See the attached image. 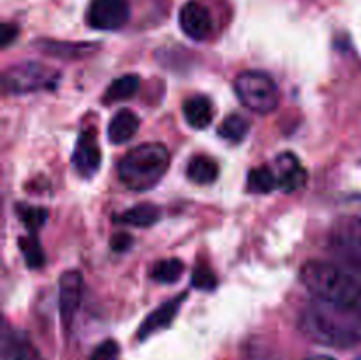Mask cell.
<instances>
[{
	"instance_id": "1",
	"label": "cell",
	"mask_w": 361,
	"mask_h": 360,
	"mask_svg": "<svg viewBox=\"0 0 361 360\" xmlns=\"http://www.w3.org/2000/svg\"><path fill=\"white\" fill-rule=\"evenodd\" d=\"M298 327L305 337L330 348H353L361 341L358 311L316 300L302 311Z\"/></svg>"
},
{
	"instance_id": "2",
	"label": "cell",
	"mask_w": 361,
	"mask_h": 360,
	"mask_svg": "<svg viewBox=\"0 0 361 360\" xmlns=\"http://www.w3.org/2000/svg\"><path fill=\"white\" fill-rule=\"evenodd\" d=\"M300 281L321 302L344 309H360L361 282L338 265L321 260L307 261L300 270Z\"/></svg>"
},
{
	"instance_id": "3",
	"label": "cell",
	"mask_w": 361,
	"mask_h": 360,
	"mask_svg": "<svg viewBox=\"0 0 361 360\" xmlns=\"http://www.w3.org/2000/svg\"><path fill=\"white\" fill-rule=\"evenodd\" d=\"M171 155L162 143H143L123 155L118 164V179L127 189L148 191L168 173Z\"/></svg>"
},
{
	"instance_id": "4",
	"label": "cell",
	"mask_w": 361,
	"mask_h": 360,
	"mask_svg": "<svg viewBox=\"0 0 361 360\" xmlns=\"http://www.w3.org/2000/svg\"><path fill=\"white\" fill-rule=\"evenodd\" d=\"M235 92L240 102L250 112L268 115L279 106V88L274 78L261 71H245L235 80Z\"/></svg>"
},
{
	"instance_id": "5",
	"label": "cell",
	"mask_w": 361,
	"mask_h": 360,
	"mask_svg": "<svg viewBox=\"0 0 361 360\" xmlns=\"http://www.w3.org/2000/svg\"><path fill=\"white\" fill-rule=\"evenodd\" d=\"M60 80L56 69L39 62L14 64L4 73V92L6 94H30V92L55 88Z\"/></svg>"
},
{
	"instance_id": "6",
	"label": "cell",
	"mask_w": 361,
	"mask_h": 360,
	"mask_svg": "<svg viewBox=\"0 0 361 360\" xmlns=\"http://www.w3.org/2000/svg\"><path fill=\"white\" fill-rule=\"evenodd\" d=\"M130 18L129 0H92L87 21L95 30H120Z\"/></svg>"
},
{
	"instance_id": "7",
	"label": "cell",
	"mask_w": 361,
	"mask_h": 360,
	"mask_svg": "<svg viewBox=\"0 0 361 360\" xmlns=\"http://www.w3.org/2000/svg\"><path fill=\"white\" fill-rule=\"evenodd\" d=\"M83 296V277L80 272H63L59 282V313L66 328L73 327Z\"/></svg>"
},
{
	"instance_id": "8",
	"label": "cell",
	"mask_w": 361,
	"mask_h": 360,
	"mask_svg": "<svg viewBox=\"0 0 361 360\" xmlns=\"http://www.w3.org/2000/svg\"><path fill=\"white\" fill-rule=\"evenodd\" d=\"M102 154L101 148H99L97 138H95L94 129H85L80 133V138L76 141V147H74L73 162L74 172L78 173L83 179H92L95 173L101 168Z\"/></svg>"
},
{
	"instance_id": "9",
	"label": "cell",
	"mask_w": 361,
	"mask_h": 360,
	"mask_svg": "<svg viewBox=\"0 0 361 360\" xmlns=\"http://www.w3.org/2000/svg\"><path fill=\"white\" fill-rule=\"evenodd\" d=\"M178 21L183 34L192 41H204L210 37L212 30H214V20H212L210 11L197 0H189L180 9Z\"/></svg>"
},
{
	"instance_id": "10",
	"label": "cell",
	"mask_w": 361,
	"mask_h": 360,
	"mask_svg": "<svg viewBox=\"0 0 361 360\" xmlns=\"http://www.w3.org/2000/svg\"><path fill=\"white\" fill-rule=\"evenodd\" d=\"M331 253L353 274L361 277V235L342 229L331 236Z\"/></svg>"
},
{
	"instance_id": "11",
	"label": "cell",
	"mask_w": 361,
	"mask_h": 360,
	"mask_svg": "<svg viewBox=\"0 0 361 360\" xmlns=\"http://www.w3.org/2000/svg\"><path fill=\"white\" fill-rule=\"evenodd\" d=\"M307 182V172L300 159L291 152H284L277 157V184L286 194L300 191Z\"/></svg>"
},
{
	"instance_id": "12",
	"label": "cell",
	"mask_w": 361,
	"mask_h": 360,
	"mask_svg": "<svg viewBox=\"0 0 361 360\" xmlns=\"http://www.w3.org/2000/svg\"><path fill=\"white\" fill-rule=\"evenodd\" d=\"M185 299L187 293H182V295L175 296V299L162 304L157 311L148 314L147 320L143 321V325H141L140 330H137V337H140L141 341H145V339H148L150 335H154L155 332H161L164 330V328H168L169 325L173 323V320L176 318V314H178L182 302Z\"/></svg>"
},
{
	"instance_id": "13",
	"label": "cell",
	"mask_w": 361,
	"mask_h": 360,
	"mask_svg": "<svg viewBox=\"0 0 361 360\" xmlns=\"http://www.w3.org/2000/svg\"><path fill=\"white\" fill-rule=\"evenodd\" d=\"M39 49L46 55L59 56L63 60H76L83 59V56L92 55L97 52L99 44L94 42H63V41H48V39H41L35 42Z\"/></svg>"
},
{
	"instance_id": "14",
	"label": "cell",
	"mask_w": 361,
	"mask_h": 360,
	"mask_svg": "<svg viewBox=\"0 0 361 360\" xmlns=\"http://www.w3.org/2000/svg\"><path fill=\"white\" fill-rule=\"evenodd\" d=\"M4 360H41L30 339L20 330L4 332Z\"/></svg>"
},
{
	"instance_id": "15",
	"label": "cell",
	"mask_w": 361,
	"mask_h": 360,
	"mask_svg": "<svg viewBox=\"0 0 361 360\" xmlns=\"http://www.w3.org/2000/svg\"><path fill=\"white\" fill-rule=\"evenodd\" d=\"M140 129V119L130 109H120L108 126V138L113 145H123L133 140Z\"/></svg>"
},
{
	"instance_id": "16",
	"label": "cell",
	"mask_w": 361,
	"mask_h": 360,
	"mask_svg": "<svg viewBox=\"0 0 361 360\" xmlns=\"http://www.w3.org/2000/svg\"><path fill=\"white\" fill-rule=\"evenodd\" d=\"M183 116L192 129H204L214 120L210 99L204 95H194L183 102Z\"/></svg>"
},
{
	"instance_id": "17",
	"label": "cell",
	"mask_w": 361,
	"mask_h": 360,
	"mask_svg": "<svg viewBox=\"0 0 361 360\" xmlns=\"http://www.w3.org/2000/svg\"><path fill=\"white\" fill-rule=\"evenodd\" d=\"M161 208L154 203H141L134 205L133 208L126 210L123 214L115 215V221L118 224L136 226V228H148L154 226L161 219Z\"/></svg>"
},
{
	"instance_id": "18",
	"label": "cell",
	"mask_w": 361,
	"mask_h": 360,
	"mask_svg": "<svg viewBox=\"0 0 361 360\" xmlns=\"http://www.w3.org/2000/svg\"><path fill=\"white\" fill-rule=\"evenodd\" d=\"M219 173H221V169H219L217 161H214L208 155H194L187 164V179L197 186L214 184L219 179Z\"/></svg>"
},
{
	"instance_id": "19",
	"label": "cell",
	"mask_w": 361,
	"mask_h": 360,
	"mask_svg": "<svg viewBox=\"0 0 361 360\" xmlns=\"http://www.w3.org/2000/svg\"><path fill=\"white\" fill-rule=\"evenodd\" d=\"M140 88V76L137 74H123L111 81L104 92V102H118L130 99Z\"/></svg>"
},
{
	"instance_id": "20",
	"label": "cell",
	"mask_w": 361,
	"mask_h": 360,
	"mask_svg": "<svg viewBox=\"0 0 361 360\" xmlns=\"http://www.w3.org/2000/svg\"><path fill=\"white\" fill-rule=\"evenodd\" d=\"M185 265L178 258H166V260H159L152 267V279L159 284H175L180 281Z\"/></svg>"
},
{
	"instance_id": "21",
	"label": "cell",
	"mask_w": 361,
	"mask_h": 360,
	"mask_svg": "<svg viewBox=\"0 0 361 360\" xmlns=\"http://www.w3.org/2000/svg\"><path fill=\"white\" fill-rule=\"evenodd\" d=\"M247 187L250 193L256 194H268L274 189H279L277 184V173L268 166H259V168L252 169L247 179Z\"/></svg>"
},
{
	"instance_id": "22",
	"label": "cell",
	"mask_w": 361,
	"mask_h": 360,
	"mask_svg": "<svg viewBox=\"0 0 361 360\" xmlns=\"http://www.w3.org/2000/svg\"><path fill=\"white\" fill-rule=\"evenodd\" d=\"M249 129V120L233 113V115L226 116V119L222 120L221 126H219V136L231 141V143H240V141L247 136Z\"/></svg>"
},
{
	"instance_id": "23",
	"label": "cell",
	"mask_w": 361,
	"mask_h": 360,
	"mask_svg": "<svg viewBox=\"0 0 361 360\" xmlns=\"http://www.w3.org/2000/svg\"><path fill=\"white\" fill-rule=\"evenodd\" d=\"M16 214L20 221L23 222L25 228L32 233L42 228L46 219H48V210L44 207H34V205H16Z\"/></svg>"
},
{
	"instance_id": "24",
	"label": "cell",
	"mask_w": 361,
	"mask_h": 360,
	"mask_svg": "<svg viewBox=\"0 0 361 360\" xmlns=\"http://www.w3.org/2000/svg\"><path fill=\"white\" fill-rule=\"evenodd\" d=\"M20 249H21V254H23L27 267L39 268L44 265V261H46L44 253H42L41 244H39V240L35 239L34 235L20 239Z\"/></svg>"
},
{
	"instance_id": "25",
	"label": "cell",
	"mask_w": 361,
	"mask_h": 360,
	"mask_svg": "<svg viewBox=\"0 0 361 360\" xmlns=\"http://www.w3.org/2000/svg\"><path fill=\"white\" fill-rule=\"evenodd\" d=\"M192 286L203 292H212L217 286V277L207 265H197L192 272Z\"/></svg>"
},
{
	"instance_id": "26",
	"label": "cell",
	"mask_w": 361,
	"mask_h": 360,
	"mask_svg": "<svg viewBox=\"0 0 361 360\" xmlns=\"http://www.w3.org/2000/svg\"><path fill=\"white\" fill-rule=\"evenodd\" d=\"M120 348L115 341L108 339V341L102 342L101 346H97L92 355L90 360H118Z\"/></svg>"
},
{
	"instance_id": "27",
	"label": "cell",
	"mask_w": 361,
	"mask_h": 360,
	"mask_svg": "<svg viewBox=\"0 0 361 360\" xmlns=\"http://www.w3.org/2000/svg\"><path fill=\"white\" fill-rule=\"evenodd\" d=\"M130 246H133V239H130V235H127V233H116V235H113L111 239L113 251H116V253H123V251L129 249Z\"/></svg>"
},
{
	"instance_id": "28",
	"label": "cell",
	"mask_w": 361,
	"mask_h": 360,
	"mask_svg": "<svg viewBox=\"0 0 361 360\" xmlns=\"http://www.w3.org/2000/svg\"><path fill=\"white\" fill-rule=\"evenodd\" d=\"M348 208L349 212L353 214V219L356 221V224L361 228V196H355L349 198L348 200Z\"/></svg>"
},
{
	"instance_id": "29",
	"label": "cell",
	"mask_w": 361,
	"mask_h": 360,
	"mask_svg": "<svg viewBox=\"0 0 361 360\" xmlns=\"http://www.w3.org/2000/svg\"><path fill=\"white\" fill-rule=\"evenodd\" d=\"M18 35V28L14 27V25H2V46L4 48H7V46L11 44V42L14 41V37Z\"/></svg>"
},
{
	"instance_id": "30",
	"label": "cell",
	"mask_w": 361,
	"mask_h": 360,
	"mask_svg": "<svg viewBox=\"0 0 361 360\" xmlns=\"http://www.w3.org/2000/svg\"><path fill=\"white\" fill-rule=\"evenodd\" d=\"M305 360H335L334 356H330V355H312V356H309V359H305Z\"/></svg>"
},
{
	"instance_id": "31",
	"label": "cell",
	"mask_w": 361,
	"mask_h": 360,
	"mask_svg": "<svg viewBox=\"0 0 361 360\" xmlns=\"http://www.w3.org/2000/svg\"><path fill=\"white\" fill-rule=\"evenodd\" d=\"M358 314H360V320H361V306H360V309H358Z\"/></svg>"
},
{
	"instance_id": "32",
	"label": "cell",
	"mask_w": 361,
	"mask_h": 360,
	"mask_svg": "<svg viewBox=\"0 0 361 360\" xmlns=\"http://www.w3.org/2000/svg\"><path fill=\"white\" fill-rule=\"evenodd\" d=\"M360 360H361V359H360Z\"/></svg>"
}]
</instances>
